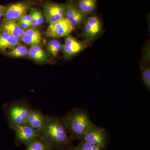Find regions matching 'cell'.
Masks as SVG:
<instances>
[{"instance_id":"obj_4","label":"cell","mask_w":150,"mask_h":150,"mask_svg":"<svg viewBox=\"0 0 150 150\" xmlns=\"http://www.w3.org/2000/svg\"><path fill=\"white\" fill-rule=\"evenodd\" d=\"M33 6L30 1H21L12 3L5 6L4 21L18 20L23 16L27 14Z\"/></svg>"},{"instance_id":"obj_5","label":"cell","mask_w":150,"mask_h":150,"mask_svg":"<svg viewBox=\"0 0 150 150\" xmlns=\"http://www.w3.org/2000/svg\"><path fill=\"white\" fill-rule=\"evenodd\" d=\"M80 139L81 142L105 148L107 144V134L104 129L94 124Z\"/></svg>"},{"instance_id":"obj_2","label":"cell","mask_w":150,"mask_h":150,"mask_svg":"<svg viewBox=\"0 0 150 150\" xmlns=\"http://www.w3.org/2000/svg\"><path fill=\"white\" fill-rule=\"evenodd\" d=\"M61 119L72 139H80L94 123L85 110L75 109L67 113Z\"/></svg>"},{"instance_id":"obj_24","label":"cell","mask_w":150,"mask_h":150,"mask_svg":"<svg viewBox=\"0 0 150 150\" xmlns=\"http://www.w3.org/2000/svg\"><path fill=\"white\" fill-rule=\"evenodd\" d=\"M18 21H21L25 22L28 23L31 25V18L30 14H25Z\"/></svg>"},{"instance_id":"obj_9","label":"cell","mask_w":150,"mask_h":150,"mask_svg":"<svg viewBox=\"0 0 150 150\" xmlns=\"http://www.w3.org/2000/svg\"><path fill=\"white\" fill-rule=\"evenodd\" d=\"M86 46V42L79 41L69 35L65 38L62 49L66 57L69 58L82 51Z\"/></svg>"},{"instance_id":"obj_11","label":"cell","mask_w":150,"mask_h":150,"mask_svg":"<svg viewBox=\"0 0 150 150\" xmlns=\"http://www.w3.org/2000/svg\"><path fill=\"white\" fill-rule=\"evenodd\" d=\"M46 118L47 115L40 110L31 108L24 124H27L40 133L45 125Z\"/></svg>"},{"instance_id":"obj_26","label":"cell","mask_w":150,"mask_h":150,"mask_svg":"<svg viewBox=\"0 0 150 150\" xmlns=\"http://www.w3.org/2000/svg\"><path fill=\"white\" fill-rule=\"evenodd\" d=\"M5 11V7L4 6L0 5V18H1L4 15Z\"/></svg>"},{"instance_id":"obj_25","label":"cell","mask_w":150,"mask_h":150,"mask_svg":"<svg viewBox=\"0 0 150 150\" xmlns=\"http://www.w3.org/2000/svg\"><path fill=\"white\" fill-rule=\"evenodd\" d=\"M18 24L19 26L21 28L24 30L28 29V28H29L31 26V25L28 23L21 21H18Z\"/></svg>"},{"instance_id":"obj_1","label":"cell","mask_w":150,"mask_h":150,"mask_svg":"<svg viewBox=\"0 0 150 150\" xmlns=\"http://www.w3.org/2000/svg\"><path fill=\"white\" fill-rule=\"evenodd\" d=\"M39 138L50 147L65 146L69 144L70 138L61 119L47 115L45 125L40 131Z\"/></svg>"},{"instance_id":"obj_16","label":"cell","mask_w":150,"mask_h":150,"mask_svg":"<svg viewBox=\"0 0 150 150\" xmlns=\"http://www.w3.org/2000/svg\"><path fill=\"white\" fill-rule=\"evenodd\" d=\"M30 59L38 62H44L47 61V57L45 51L40 46H31L28 52Z\"/></svg>"},{"instance_id":"obj_18","label":"cell","mask_w":150,"mask_h":150,"mask_svg":"<svg viewBox=\"0 0 150 150\" xmlns=\"http://www.w3.org/2000/svg\"><path fill=\"white\" fill-rule=\"evenodd\" d=\"M50 149L51 148L46 142L38 137L27 143L26 150H48Z\"/></svg>"},{"instance_id":"obj_21","label":"cell","mask_w":150,"mask_h":150,"mask_svg":"<svg viewBox=\"0 0 150 150\" xmlns=\"http://www.w3.org/2000/svg\"><path fill=\"white\" fill-rule=\"evenodd\" d=\"M28 51L26 47L23 46H17L12 49L8 53L11 57L21 58L28 54Z\"/></svg>"},{"instance_id":"obj_3","label":"cell","mask_w":150,"mask_h":150,"mask_svg":"<svg viewBox=\"0 0 150 150\" xmlns=\"http://www.w3.org/2000/svg\"><path fill=\"white\" fill-rule=\"evenodd\" d=\"M30 105L24 100L12 103L7 109V117L10 126L14 127L24 124L30 109Z\"/></svg>"},{"instance_id":"obj_15","label":"cell","mask_w":150,"mask_h":150,"mask_svg":"<svg viewBox=\"0 0 150 150\" xmlns=\"http://www.w3.org/2000/svg\"><path fill=\"white\" fill-rule=\"evenodd\" d=\"M19 44L20 39L18 38L0 31V51L13 49Z\"/></svg>"},{"instance_id":"obj_14","label":"cell","mask_w":150,"mask_h":150,"mask_svg":"<svg viewBox=\"0 0 150 150\" xmlns=\"http://www.w3.org/2000/svg\"><path fill=\"white\" fill-rule=\"evenodd\" d=\"M0 31L8 33L20 39L24 34V30L19 27L16 21H4L0 25Z\"/></svg>"},{"instance_id":"obj_13","label":"cell","mask_w":150,"mask_h":150,"mask_svg":"<svg viewBox=\"0 0 150 150\" xmlns=\"http://www.w3.org/2000/svg\"><path fill=\"white\" fill-rule=\"evenodd\" d=\"M21 39L24 43L31 46H39L42 43L41 33L38 30L34 28H29L25 30Z\"/></svg>"},{"instance_id":"obj_27","label":"cell","mask_w":150,"mask_h":150,"mask_svg":"<svg viewBox=\"0 0 150 150\" xmlns=\"http://www.w3.org/2000/svg\"><path fill=\"white\" fill-rule=\"evenodd\" d=\"M63 150H78L77 148L76 147H71L67 148V149H64Z\"/></svg>"},{"instance_id":"obj_8","label":"cell","mask_w":150,"mask_h":150,"mask_svg":"<svg viewBox=\"0 0 150 150\" xmlns=\"http://www.w3.org/2000/svg\"><path fill=\"white\" fill-rule=\"evenodd\" d=\"M102 30V25L98 17L91 16L87 19L84 25L83 37L87 40H93Z\"/></svg>"},{"instance_id":"obj_20","label":"cell","mask_w":150,"mask_h":150,"mask_svg":"<svg viewBox=\"0 0 150 150\" xmlns=\"http://www.w3.org/2000/svg\"><path fill=\"white\" fill-rule=\"evenodd\" d=\"M142 82L147 89L150 91V67L149 65H144L142 67Z\"/></svg>"},{"instance_id":"obj_12","label":"cell","mask_w":150,"mask_h":150,"mask_svg":"<svg viewBox=\"0 0 150 150\" xmlns=\"http://www.w3.org/2000/svg\"><path fill=\"white\" fill-rule=\"evenodd\" d=\"M85 17L86 14L76 7L72 5L67 6L65 18L75 28L79 25L84 21Z\"/></svg>"},{"instance_id":"obj_22","label":"cell","mask_w":150,"mask_h":150,"mask_svg":"<svg viewBox=\"0 0 150 150\" xmlns=\"http://www.w3.org/2000/svg\"><path fill=\"white\" fill-rule=\"evenodd\" d=\"M78 150H104V147L81 142L76 146Z\"/></svg>"},{"instance_id":"obj_23","label":"cell","mask_w":150,"mask_h":150,"mask_svg":"<svg viewBox=\"0 0 150 150\" xmlns=\"http://www.w3.org/2000/svg\"><path fill=\"white\" fill-rule=\"evenodd\" d=\"M32 9L35 13V16H36L38 26H40L41 25L43 24L45 21L43 14L38 9L35 8Z\"/></svg>"},{"instance_id":"obj_19","label":"cell","mask_w":150,"mask_h":150,"mask_svg":"<svg viewBox=\"0 0 150 150\" xmlns=\"http://www.w3.org/2000/svg\"><path fill=\"white\" fill-rule=\"evenodd\" d=\"M62 48L63 45L56 39L49 40L46 46L48 53L55 58L57 57L59 52L62 50Z\"/></svg>"},{"instance_id":"obj_7","label":"cell","mask_w":150,"mask_h":150,"mask_svg":"<svg viewBox=\"0 0 150 150\" xmlns=\"http://www.w3.org/2000/svg\"><path fill=\"white\" fill-rule=\"evenodd\" d=\"M67 6L61 4L47 2L43 6V12L46 22L49 24L59 21L65 17Z\"/></svg>"},{"instance_id":"obj_17","label":"cell","mask_w":150,"mask_h":150,"mask_svg":"<svg viewBox=\"0 0 150 150\" xmlns=\"http://www.w3.org/2000/svg\"><path fill=\"white\" fill-rule=\"evenodd\" d=\"M97 0H79L78 3L79 9L85 14L93 12L96 7Z\"/></svg>"},{"instance_id":"obj_6","label":"cell","mask_w":150,"mask_h":150,"mask_svg":"<svg viewBox=\"0 0 150 150\" xmlns=\"http://www.w3.org/2000/svg\"><path fill=\"white\" fill-rule=\"evenodd\" d=\"M75 29L66 18L49 25L46 30V36L51 38H59L69 35Z\"/></svg>"},{"instance_id":"obj_10","label":"cell","mask_w":150,"mask_h":150,"mask_svg":"<svg viewBox=\"0 0 150 150\" xmlns=\"http://www.w3.org/2000/svg\"><path fill=\"white\" fill-rule=\"evenodd\" d=\"M16 138L18 141L27 144L31 140L38 138L40 132L33 129L26 124L14 127L13 129Z\"/></svg>"}]
</instances>
